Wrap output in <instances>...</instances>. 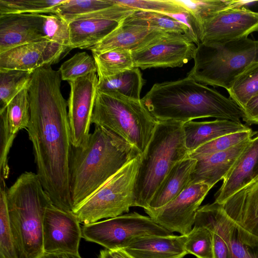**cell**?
<instances>
[{"mask_svg":"<svg viewBox=\"0 0 258 258\" xmlns=\"http://www.w3.org/2000/svg\"><path fill=\"white\" fill-rule=\"evenodd\" d=\"M59 71L40 67L31 75L28 92L30 118L26 128L37 174L52 204L73 212L70 162L73 147L68 102L61 91Z\"/></svg>","mask_w":258,"mask_h":258,"instance_id":"1","label":"cell"},{"mask_svg":"<svg viewBox=\"0 0 258 258\" xmlns=\"http://www.w3.org/2000/svg\"><path fill=\"white\" fill-rule=\"evenodd\" d=\"M141 100L158 121L208 117L240 121L244 115L231 98L187 76L154 84Z\"/></svg>","mask_w":258,"mask_h":258,"instance_id":"2","label":"cell"},{"mask_svg":"<svg viewBox=\"0 0 258 258\" xmlns=\"http://www.w3.org/2000/svg\"><path fill=\"white\" fill-rule=\"evenodd\" d=\"M95 126L84 147H72L70 188L73 211L127 162L141 154L135 147L113 132Z\"/></svg>","mask_w":258,"mask_h":258,"instance_id":"3","label":"cell"},{"mask_svg":"<svg viewBox=\"0 0 258 258\" xmlns=\"http://www.w3.org/2000/svg\"><path fill=\"white\" fill-rule=\"evenodd\" d=\"M9 219L18 258H41L44 254L43 224L52 204L36 173H22L6 191Z\"/></svg>","mask_w":258,"mask_h":258,"instance_id":"4","label":"cell"},{"mask_svg":"<svg viewBox=\"0 0 258 258\" xmlns=\"http://www.w3.org/2000/svg\"><path fill=\"white\" fill-rule=\"evenodd\" d=\"M184 123L158 121L146 150L141 155L134 191V207L146 209L172 168L189 155Z\"/></svg>","mask_w":258,"mask_h":258,"instance_id":"5","label":"cell"},{"mask_svg":"<svg viewBox=\"0 0 258 258\" xmlns=\"http://www.w3.org/2000/svg\"><path fill=\"white\" fill-rule=\"evenodd\" d=\"M194 65L187 75L197 82L228 90L241 74L258 62V40L244 38L197 46Z\"/></svg>","mask_w":258,"mask_h":258,"instance_id":"6","label":"cell"},{"mask_svg":"<svg viewBox=\"0 0 258 258\" xmlns=\"http://www.w3.org/2000/svg\"><path fill=\"white\" fill-rule=\"evenodd\" d=\"M158 121L141 99L113 91H98L92 123L118 136L141 153L146 150Z\"/></svg>","mask_w":258,"mask_h":258,"instance_id":"7","label":"cell"},{"mask_svg":"<svg viewBox=\"0 0 258 258\" xmlns=\"http://www.w3.org/2000/svg\"><path fill=\"white\" fill-rule=\"evenodd\" d=\"M139 155L130 160L91 197L73 212L84 225L111 218L134 207L135 182L140 162Z\"/></svg>","mask_w":258,"mask_h":258,"instance_id":"8","label":"cell"},{"mask_svg":"<svg viewBox=\"0 0 258 258\" xmlns=\"http://www.w3.org/2000/svg\"><path fill=\"white\" fill-rule=\"evenodd\" d=\"M81 229L82 238L111 251L123 249L139 237L173 234L150 216L136 212L85 224Z\"/></svg>","mask_w":258,"mask_h":258,"instance_id":"9","label":"cell"},{"mask_svg":"<svg viewBox=\"0 0 258 258\" xmlns=\"http://www.w3.org/2000/svg\"><path fill=\"white\" fill-rule=\"evenodd\" d=\"M196 44L187 34L165 32L132 51L134 68L181 67L194 58Z\"/></svg>","mask_w":258,"mask_h":258,"instance_id":"10","label":"cell"},{"mask_svg":"<svg viewBox=\"0 0 258 258\" xmlns=\"http://www.w3.org/2000/svg\"><path fill=\"white\" fill-rule=\"evenodd\" d=\"M212 188L202 182L188 185L164 206L145 211L166 229L187 235L192 229L197 210Z\"/></svg>","mask_w":258,"mask_h":258,"instance_id":"11","label":"cell"},{"mask_svg":"<svg viewBox=\"0 0 258 258\" xmlns=\"http://www.w3.org/2000/svg\"><path fill=\"white\" fill-rule=\"evenodd\" d=\"M258 31V12L245 7L225 9L200 24V43H225L247 38Z\"/></svg>","mask_w":258,"mask_h":258,"instance_id":"12","label":"cell"},{"mask_svg":"<svg viewBox=\"0 0 258 258\" xmlns=\"http://www.w3.org/2000/svg\"><path fill=\"white\" fill-rule=\"evenodd\" d=\"M68 115L73 146L83 147L90 137V128L97 95L98 77L96 73L69 82Z\"/></svg>","mask_w":258,"mask_h":258,"instance_id":"13","label":"cell"},{"mask_svg":"<svg viewBox=\"0 0 258 258\" xmlns=\"http://www.w3.org/2000/svg\"><path fill=\"white\" fill-rule=\"evenodd\" d=\"M73 212L62 210L51 204L46 209L43 224L44 254L79 253L82 229Z\"/></svg>","mask_w":258,"mask_h":258,"instance_id":"14","label":"cell"},{"mask_svg":"<svg viewBox=\"0 0 258 258\" xmlns=\"http://www.w3.org/2000/svg\"><path fill=\"white\" fill-rule=\"evenodd\" d=\"M165 32L151 27L148 21L136 11L124 18L108 36L86 49L95 53L117 48L133 51Z\"/></svg>","mask_w":258,"mask_h":258,"instance_id":"15","label":"cell"},{"mask_svg":"<svg viewBox=\"0 0 258 258\" xmlns=\"http://www.w3.org/2000/svg\"><path fill=\"white\" fill-rule=\"evenodd\" d=\"M194 226L217 230L228 245L231 258H258V243L251 244L243 241L237 228L222 205L214 202L200 207Z\"/></svg>","mask_w":258,"mask_h":258,"instance_id":"16","label":"cell"},{"mask_svg":"<svg viewBox=\"0 0 258 258\" xmlns=\"http://www.w3.org/2000/svg\"><path fill=\"white\" fill-rule=\"evenodd\" d=\"M222 206L243 241L258 243V180L236 192Z\"/></svg>","mask_w":258,"mask_h":258,"instance_id":"17","label":"cell"},{"mask_svg":"<svg viewBox=\"0 0 258 258\" xmlns=\"http://www.w3.org/2000/svg\"><path fill=\"white\" fill-rule=\"evenodd\" d=\"M43 14L0 15V53L14 47L45 40Z\"/></svg>","mask_w":258,"mask_h":258,"instance_id":"18","label":"cell"},{"mask_svg":"<svg viewBox=\"0 0 258 258\" xmlns=\"http://www.w3.org/2000/svg\"><path fill=\"white\" fill-rule=\"evenodd\" d=\"M258 180V134L249 142L223 178L215 194V202L223 204L229 198Z\"/></svg>","mask_w":258,"mask_h":258,"instance_id":"19","label":"cell"},{"mask_svg":"<svg viewBox=\"0 0 258 258\" xmlns=\"http://www.w3.org/2000/svg\"><path fill=\"white\" fill-rule=\"evenodd\" d=\"M250 139L227 150L195 158L197 162L191 174L188 185L202 182L213 187L217 182L223 179Z\"/></svg>","mask_w":258,"mask_h":258,"instance_id":"20","label":"cell"},{"mask_svg":"<svg viewBox=\"0 0 258 258\" xmlns=\"http://www.w3.org/2000/svg\"><path fill=\"white\" fill-rule=\"evenodd\" d=\"M186 235H146L133 239L124 250L133 258H183Z\"/></svg>","mask_w":258,"mask_h":258,"instance_id":"21","label":"cell"},{"mask_svg":"<svg viewBox=\"0 0 258 258\" xmlns=\"http://www.w3.org/2000/svg\"><path fill=\"white\" fill-rule=\"evenodd\" d=\"M183 128L189 153L220 137L251 129L241 121L220 119L204 121L190 120L183 123Z\"/></svg>","mask_w":258,"mask_h":258,"instance_id":"22","label":"cell"},{"mask_svg":"<svg viewBox=\"0 0 258 258\" xmlns=\"http://www.w3.org/2000/svg\"><path fill=\"white\" fill-rule=\"evenodd\" d=\"M197 160L189 155L170 171L145 210L159 209L174 200L188 185Z\"/></svg>","mask_w":258,"mask_h":258,"instance_id":"23","label":"cell"},{"mask_svg":"<svg viewBox=\"0 0 258 258\" xmlns=\"http://www.w3.org/2000/svg\"><path fill=\"white\" fill-rule=\"evenodd\" d=\"M122 21L86 19L70 22V48L86 49L98 43L116 29Z\"/></svg>","mask_w":258,"mask_h":258,"instance_id":"24","label":"cell"},{"mask_svg":"<svg viewBox=\"0 0 258 258\" xmlns=\"http://www.w3.org/2000/svg\"><path fill=\"white\" fill-rule=\"evenodd\" d=\"M46 40L19 45L0 53V71L18 70L33 73L43 67Z\"/></svg>","mask_w":258,"mask_h":258,"instance_id":"25","label":"cell"},{"mask_svg":"<svg viewBox=\"0 0 258 258\" xmlns=\"http://www.w3.org/2000/svg\"><path fill=\"white\" fill-rule=\"evenodd\" d=\"M144 84L142 74L138 68H134L106 78L98 79L99 91H113L125 97L141 99Z\"/></svg>","mask_w":258,"mask_h":258,"instance_id":"26","label":"cell"},{"mask_svg":"<svg viewBox=\"0 0 258 258\" xmlns=\"http://www.w3.org/2000/svg\"><path fill=\"white\" fill-rule=\"evenodd\" d=\"M98 79L111 77L134 68L132 51L114 49L101 53H92Z\"/></svg>","mask_w":258,"mask_h":258,"instance_id":"27","label":"cell"},{"mask_svg":"<svg viewBox=\"0 0 258 258\" xmlns=\"http://www.w3.org/2000/svg\"><path fill=\"white\" fill-rule=\"evenodd\" d=\"M113 5L112 0H66L55 7L54 14L69 24Z\"/></svg>","mask_w":258,"mask_h":258,"instance_id":"28","label":"cell"},{"mask_svg":"<svg viewBox=\"0 0 258 258\" xmlns=\"http://www.w3.org/2000/svg\"><path fill=\"white\" fill-rule=\"evenodd\" d=\"M227 91L229 97L243 109L258 93V62L237 77Z\"/></svg>","mask_w":258,"mask_h":258,"instance_id":"29","label":"cell"},{"mask_svg":"<svg viewBox=\"0 0 258 258\" xmlns=\"http://www.w3.org/2000/svg\"><path fill=\"white\" fill-rule=\"evenodd\" d=\"M32 72L11 70L0 71V112L29 83Z\"/></svg>","mask_w":258,"mask_h":258,"instance_id":"30","label":"cell"},{"mask_svg":"<svg viewBox=\"0 0 258 258\" xmlns=\"http://www.w3.org/2000/svg\"><path fill=\"white\" fill-rule=\"evenodd\" d=\"M28 86L17 94L9 103L6 110L8 123L15 135L26 128L30 118V106Z\"/></svg>","mask_w":258,"mask_h":258,"instance_id":"31","label":"cell"},{"mask_svg":"<svg viewBox=\"0 0 258 258\" xmlns=\"http://www.w3.org/2000/svg\"><path fill=\"white\" fill-rule=\"evenodd\" d=\"M66 0H0V15L54 14L55 7Z\"/></svg>","mask_w":258,"mask_h":258,"instance_id":"32","label":"cell"},{"mask_svg":"<svg viewBox=\"0 0 258 258\" xmlns=\"http://www.w3.org/2000/svg\"><path fill=\"white\" fill-rule=\"evenodd\" d=\"M5 180H0V258H18L11 227Z\"/></svg>","mask_w":258,"mask_h":258,"instance_id":"33","label":"cell"},{"mask_svg":"<svg viewBox=\"0 0 258 258\" xmlns=\"http://www.w3.org/2000/svg\"><path fill=\"white\" fill-rule=\"evenodd\" d=\"M58 71L61 80L69 82L97 73V70L93 56L84 51L76 53L63 62Z\"/></svg>","mask_w":258,"mask_h":258,"instance_id":"34","label":"cell"},{"mask_svg":"<svg viewBox=\"0 0 258 258\" xmlns=\"http://www.w3.org/2000/svg\"><path fill=\"white\" fill-rule=\"evenodd\" d=\"M184 248L197 258H214L212 232L203 226H194L186 235Z\"/></svg>","mask_w":258,"mask_h":258,"instance_id":"35","label":"cell"},{"mask_svg":"<svg viewBox=\"0 0 258 258\" xmlns=\"http://www.w3.org/2000/svg\"><path fill=\"white\" fill-rule=\"evenodd\" d=\"M251 129L224 135L210 141L189 153V156L198 157L227 150L241 142L250 139L256 134Z\"/></svg>","mask_w":258,"mask_h":258,"instance_id":"36","label":"cell"},{"mask_svg":"<svg viewBox=\"0 0 258 258\" xmlns=\"http://www.w3.org/2000/svg\"><path fill=\"white\" fill-rule=\"evenodd\" d=\"M43 32L45 40L71 49L69 24L57 15L43 14Z\"/></svg>","mask_w":258,"mask_h":258,"instance_id":"37","label":"cell"},{"mask_svg":"<svg viewBox=\"0 0 258 258\" xmlns=\"http://www.w3.org/2000/svg\"><path fill=\"white\" fill-rule=\"evenodd\" d=\"M192 15L200 27L203 20L211 14L229 8V1L222 0H172Z\"/></svg>","mask_w":258,"mask_h":258,"instance_id":"38","label":"cell"},{"mask_svg":"<svg viewBox=\"0 0 258 258\" xmlns=\"http://www.w3.org/2000/svg\"><path fill=\"white\" fill-rule=\"evenodd\" d=\"M119 5L137 11H149L162 14L177 13L186 11L172 0H113Z\"/></svg>","mask_w":258,"mask_h":258,"instance_id":"39","label":"cell"},{"mask_svg":"<svg viewBox=\"0 0 258 258\" xmlns=\"http://www.w3.org/2000/svg\"><path fill=\"white\" fill-rule=\"evenodd\" d=\"M16 136L9 127L6 109L0 112V180L9 177L8 155Z\"/></svg>","mask_w":258,"mask_h":258,"instance_id":"40","label":"cell"},{"mask_svg":"<svg viewBox=\"0 0 258 258\" xmlns=\"http://www.w3.org/2000/svg\"><path fill=\"white\" fill-rule=\"evenodd\" d=\"M138 12L148 21L150 27L156 30L165 32L187 34L191 38L189 29L186 26L165 14L144 11Z\"/></svg>","mask_w":258,"mask_h":258,"instance_id":"41","label":"cell"},{"mask_svg":"<svg viewBox=\"0 0 258 258\" xmlns=\"http://www.w3.org/2000/svg\"><path fill=\"white\" fill-rule=\"evenodd\" d=\"M213 233L214 258H231L228 245L222 235L215 228H209Z\"/></svg>","mask_w":258,"mask_h":258,"instance_id":"42","label":"cell"},{"mask_svg":"<svg viewBox=\"0 0 258 258\" xmlns=\"http://www.w3.org/2000/svg\"><path fill=\"white\" fill-rule=\"evenodd\" d=\"M242 110L244 121L249 124H258V93L248 102Z\"/></svg>","mask_w":258,"mask_h":258,"instance_id":"43","label":"cell"},{"mask_svg":"<svg viewBox=\"0 0 258 258\" xmlns=\"http://www.w3.org/2000/svg\"><path fill=\"white\" fill-rule=\"evenodd\" d=\"M41 258H82L80 254L70 253L44 254Z\"/></svg>","mask_w":258,"mask_h":258,"instance_id":"44","label":"cell"},{"mask_svg":"<svg viewBox=\"0 0 258 258\" xmlns=\"http://www.w3.org/2000/svg\"><path fill=\"white\" fill-rule=\"evenodd\" d=\"M111 252L115 258H133L123 249L112 250Z\"/></svg>","mask_w":258,"mask_h":258,"instance_id":"45","label":"cell"},{"mask_svg":"<svg viewBox=\"0 0 258 258\" xmlns=\"http://www.w3.org/2000/svg\"><path fill=\"white\" fill-rule=\"evenodd\" d=\"M98 258H115L110 250L104 249L100 251Z\"/></svg>","mask_w":258,"mask_h":258,"instance_id":"46","label":"cell"}]
</instances>
